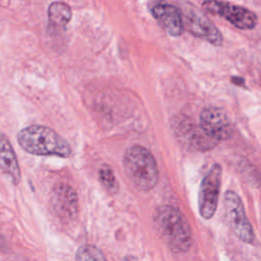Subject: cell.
I'll use <instances>...</instances> for the list:
<instances>
[{"mask_svg":"<svg viewBox=\"0 0 261 261\" xmlns=\"http://www.w3.org/2000/svg\"><path fill=\"white\" fill-rule=\"evenodd\" d=\"M155 228L173 253H185L192 246V230L184 214L174 206L162 205L154 212Z\"/></svg>","mask_w":261,"mask_h":261,"instance_id":"1","label":"cell"},{"mask_svg":"<svg viewBox=\"0 0 261 261\" xmlns=\"http://www.w3.org/2000/svg\"><path fill=\"white\" fill-rule=\"evenodd\" d=\"M17 141L25 152L34 155L66 158L71 153L69 144L55 130L44 125L33 124L22 128Z\"/></svg>","mask_w":261,"mask_h":261,"instance_id":"2","label":"cell"},{"mask_svg":"<svg viewBox=\"0 0 261 261\" xmlns=\"http://www.w3.org/2000/svg\"><path fill=\"white\" fill-rule=\"evenodd\" d=\"M123 168L133 186L142 192L152 190L158 180V166L152 153L141 145L125 150Z\"/></svg>","mask_w":261,"mask_h":261,"instance_id":"3","label":"cell"},{"mask_svg":"<svg viewBox=\"0 0 261 261\" xmlns=\"http://www.w3.org/2000/svg\"><path fill=\"white\" fill-rule=\"evenodd\" d=\"M178 8L181 13L184 28L190 34L214 46L222 45L223 37L221 33L198 7L190 2L181 1Z\"/></svg>","mask_w":261,"mask_h":261,"instance_id":"4","label":"cell"},{"mask_svg":"<svg viewBox=\"0 0 261 261\" xmlns=\"http://www.w3.org/2000/svg\"><path fill=\"white\" fill-rule=\"evenodd\" d=\"M223 208L228 226L232 232L248 244L254 241V230L249 221L240 196L233 191H227L223 198Z\"/></svg>","mask_w":261,"mask_h":261,"instance_id":"5","label":"cell"},{"mask_svg":"<svg viewBox=\"0 0 261 261\" xmlns=\"http://www.w3.org/2000/svg\"><path fill=\"white\" fill-rule=\"evenodd\" d=\"M203 8L219 17L224 18L240 30H252L258 22V17L252 10L222 0H204Z\"/></svg>","mask_w":261,"mask_h":261,"instance_id":"6","label":"cell"},{"mask_svg":"<svg viewBox=\"0 0 261 261\" xmlns=\"http://www.w3.org/2000/svg\"><path fill=\"white\" fill-rule=\"evenodd\" d=\"M222 168L218 163H215L208 172L204 175L198 195V208L200 215L205 219H210L214 216L220 194Z\"/></svg>","mask_w":261,"mask_h":261,"instance_id":"7","label":"cell"},{"mask_svg":"<svg viewBox=\"0 0 261 261\" xmlns=\"http://www.w3.org/2000/svg\"><path fill=\"white\" fill-rule=\"evenodd\" d=\"M50 204L55 216L62 222L74 220L77 214V196L75 191L67 184H57L51 194Z\"/></svg>","mask_w":261,"mask_h":261,"instance_id":"8","label":"cell"},{"mask_svg":"<svg viewBox=\"0 0 261 261\" xmlns=\"http://www.w3.org/2000/svg\"><path fill=\"white\" fill-rule=\"evenodd\" d=\"M199 125L202 132L214 141L227 140L232 134V126L227 115L217 107L205 108L200 114Z\"/></svg>","mask_w":261,"mask_h":261,"instance_id":"9","label":"cell"},{"mask_svg":"<svg viewBox=\"0 0 261 261\" xmlns=\"http://www.w3.org/2000/svg\"><path fill=\"white\" fill-rule=\"evenodd\" d=\"M150 11L157 22L172 37L184 33V22L178 6L165 1H156L151 4Z\"/></svg>","mask_w":261,"mask_h":261,"instance_id":"10","label":"cell"},{"mask_svg":"<svg viewBox=\"0 0 261 261\" xmlns=\"http://www.w3.org/2000/svg\"><path fill=\"white\" fill-rule=\"evenodd\" d=\"M0 169L7 174L13 184L20 181V168L15 152L9 140L0 133Z\"/></svg>","mask_w":261,"mask_h":261,"instance_id":"11","label":"cell"},{"mask_svg":"<svg viewBox=\"0 0 261 261\" xmlns=\"http://www.w3.org/2000/svg\"><path fill=\"white\" fill-rule=\"evenodd\" d=\"M49 24L54 30H62L71 18V9L64 2H53L48 8Z\"/></svg>","mask_w":261,"mask_h":261,"instance_id":"12","label":"cell"},{"mask_svg":"<svg viewBox=\"0 0 261 261\" xmlns=\"http://www.w3.org/2000/svg\"><path fill=\"white\" fill-rule=\"evenodd\" d=\"M99 180L102 187L109 193V194H116L119 189V184L115 177V174L111 167L108 165H103L99 169Z\"/></svg>","mask_w":261,"mask_h":261,"instance_id":"13","label":"cell"},{"mask_svg":"<svg viewBox=\"0 0 261 261\" xmlns=\"http://www.w3.org/2000/svg\"><path fill=\"white\" fill-rule=\"evenodd\" d=\"M75 258L77 260H105L102 252L91 245H85L76 251Z\"/></svg>","mask_w":261,"mask_h":261,"instance_id":"14","label":"cell"},{"mask_svg":"<svg viewBox=\"0 0 261 261\" xmlns=\"http://www.w3.org/2000/svg\"><path fill=\"white\" fill-rule=\"evenodd\" d=\"M231 82H232V84H234L237 86H242V87L245 86V80L242 77H239V76H232Z\"/></svg>","mask_w":261,"mask_h":261,"instance_id":"15","label":"cell"}]
</instances>
